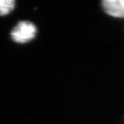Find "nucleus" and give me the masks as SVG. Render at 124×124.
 I'll return each mask as SVG.
<instances>
[{"mask_svg":"<svg viewBox=\"0 0 124 124\" xmlns=\"http://www.w3.org/2000/svg\"><path fill=\"white\" fill-rule=\"evenodd\" d=\"M37 29L34 24L28 21L20 22L13 28L11 37L18 43H25L36 37Z\"/></svg>","mask_w":124,"mask_h":124,"instance_id":"obj_1","label":"nucleus"},{"mask_svg":"<svg viewBox=\"0 0 124 124\" xmlns=\"http://www.w3.org/2000/svg\"><path fill=\"white\" fill-rule=\"evenodd\" d=\"M15 1L13 0H0V16L10 13L15 7Z\"/></svg>","mask_w":124,"mask_h":124,"instance_id":"obj_3","label":"nucleus"},{"mask_svg":"<svg viewBox=\"0 0 124 124\" xmlns=\"http://www.w3.org/2000/svg\"><path fill=\"white\" fill-rule=\"evenodd\" d=\"M103 8L108 15L124 18V0H105Z\"/></svg>","mask_w":124,"mask_h":124,"instance_id":"obj_2","label":"nucleus"}]
</instances>
